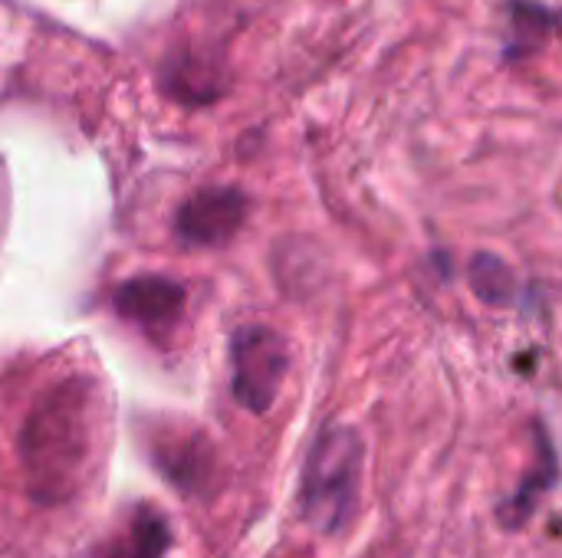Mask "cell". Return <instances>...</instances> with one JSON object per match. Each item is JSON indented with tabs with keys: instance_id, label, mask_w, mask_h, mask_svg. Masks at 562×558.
<instances>
[{
	"instance_id": "6da1fadb",
	"label": "cell",
	"mask_w": 562,
	"mask_h": 558,
	"mask_svg": "<svg viewBox=\"0 0 562 558\" xmlns=\"http://www.w3.org/2000/svg\"><path fill=\"white\" fill-rule=\"evenodd\" d=\"M95 437H99L95 385L86 378L56 385L33 408L20 434V457L30 480V493L46 506L72 500L95 460Z\"/></svg>"
},
{
	"instance_id": "7a4b0ae2",
	"label": "cell",
	"mask_w": 562,
	"mask_h": 558,
	"mask_svg": "<svg viewBox=\"0 0 562 558\" xmlns=\"http://www.w3.org/2000/svg\"><path fill=\"white\" fill-rule=\"evenodd\" d=\"M366 447L352 428H326L303 467L300 513L316 533H339L359 503Z\"/></svg>"
},
{
	"instance_id": "3957f363",
	"label": "cell",
	"mask_w": 562,
	"mask_h": 558,
	"mask_svg": "<svg viewBox=\"0 0 562 558\" xmlns=\"http://www.w3.org/2000/svg\"><path fill=\"white\" fill-rule=\"evenodd\" d=\"M286 345L267 326H244L231 342V368H234V398L240 408L263 414L280 395L286 378Z\"/></svg>"
},
{
	"instance_id": "277c9868",
	"label": "cell",
	"mask_w": 562,
	"mask_h": 558,
	"mask_svg": "<svg viewBox=\"0 0 562 558\" xmlns=\"http://www.w3.org/2000/svg\"><path fill=\"white\" fill-rule=\"evenodd\" d=\"M247 220V197L240 187H201L175 217V234L191 247H221Z\"/></svg>"
},
{
	"instance_id": "5b68a950",
	"label": "cell",
	"mask_w": 562,
	"mask_h": 558,
	"mask_svg": "<svg viewBox=\"0 0 562 558\" xmlns=\"http://www.w3.org/2000/svg\"><path fill=\"white\" fill-rule=\"evenodd\" d=\"M112 306L122 319L142 326L145 332H165L184 312V286L155 273L132 276L115 286Z\"/></svg>"
},
{
	"instance_id": "8992f818",
	"label": "cell",
	"mask_w": 562,
	"mask_h": 558,
	"mask_svg": "<svg viewBox=\"0 0 562 558\" xmlns=\"http://www.w3.org/2000/svg\"><path fill=\"white\" fill-rule=\"evenodd\" d=\"M468 283L474 296L487 306H507L514 299V270L497 253H477L468 266Z\"/></svg>"
},
{
	"instance_id": "52a82bcc",
	"label": "cell",
	"mask_w": 562,
	"mask_h": 558,
	"mask_svg": "<svg viewBox=\"0 0 562 558\" xmlns=\"http://www.w3.org/2000/svg\"><path fill=\"white\" fill-rule=\"evenodd\" d=\"M510 23H514V39L507 46V53H524V49H537L557 26V13L547 10L543 3L533 0H514L510 3Z\"/></svg>"
},
{
	"instance_id": "ba28073f",
	"label": "cell",
	"mask_w": 562,
	"mask_h": 558,
	"mask_svg": "<svg viewBox=\"0 0 562 558\" xmlns=\"http://www.w3.org/2000/svg\"><path fill=\"white\" fill-rule=\"evenodd\" d=\"M168 526L155 513H138L132 529V553L128 558H165L168 553Z\"/></svg>"
}]
</instances>
